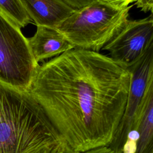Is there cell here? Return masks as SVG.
I'll return each instance as SVG.
<instances>
[{
  "instance_id": "obj_1",
  "label": "cell",
  "mask_w": 153,
  "mask_h": 153,
  "mask_svg": "<svg viewBox=\"0 0 153 153\" xmlns=\"http://www.w3.org/2000/svg\"><path fill=\"white\" fill-rule=\"evenodd\" d=\"M130 81L128 68L111 57L74 48L39 65L27 91L79 153L111 142Z\"/></svg>"
},
{
  "instance_id": "obj_2",
  "label": "cell",
  "mask_w": 153,
  "mask_h": 153,
  "mask_svg": "<svg viewBox=\"0 0 153 153\" xmlns=\"http://www.w3.org/2000/svg\"><path fill=\"white\" fill-rule=\"evenodd\" d=\"M0 153H77L28 91L0 82Z\"/></svg>"
},
{
  "instance_id": "obj_3",
  "label": "cell",
  "mask_w": 153,
  "mask_h": 153,
  "mask_svg": "<svg viewBox=\"0 0 153 153\" xmlns=\"http://www.w3.org/2000/svg\"><path fill=\"white\" fill-rule=\"evenodd\" d=\"M131 7L100 0L76 10L56 29L75 48L99 52L123 28Z\"/></svg>"
},
{
  "instance_id": "obj_4",
  "label": "cell",
  "mask_w": 153,
  "mask_h": 153,
  "mask_svg": "<svg viewBox=\"0 0 153 153\" xmlns=\"http://www.w3.org/2000/svg\"><path fill=\"white\" fill-rule=\"evenodd\" d=\"M38 66L21 28L0 11V82L27 91Z\"/></svg>"
},
{
  "instance_id": "obj_5",
  "label": "cell",
  "mask_w": 153,
  "mask_h": 153,
  "mask_svg": "<svg viewBox=\"0 0 153 153\" xmlns=\"http://www.w3.org/2000/svg\"><path fill=\"white\" fill-rule=\"evenodd\" d=\"M153 45L152 13L144 19L127 20L121 31L103 49L127 68L136 63Z\"/></svg>"
},
{
  "instance_id": "obj_6",
  "label": "cell",
  "mask_w": 153,
  "mask_h": 153,
  "mask_svg": "<svg viewBox=\"0 0 153 153\" xmlns=\"http://www.w3.org/2000/svg\"><path fill=\"white\" fill-rule=\"evenodd\" d=\"M27 38L33 57L38 63L74 48L65 36L56 28L37 26L33 36Z\"/></svg>"
},
{
  "instance_id": "obj_7",
  "label": "cell",
  "mask_w": 153,
  "mask_h": 153,
  "mask_svg": "<svg viewBox=\"0 0 153 153\" xmlns=\"http://www.w3.org/2000/svg\"><path fill=\"white\" fill-rule=\"evenodd\" d=\"M36 26L57 28L76 10L62 0H20Z\"/></svg>"
},
{
  "instance_id": "obj_8",
  "label": "cell",
  "mask_w": 153,
  "mask_h": 153,
  "mask_svg": "<svg viewBox=\"0 0 153 153\" xmlns=\"http://www.w3.org/2000/svg\"><path fill=\"white\" fill-rule=\"evenodd\" d=\"M133 130L138 135L134 153H153V82L145 92Z\"/></svg>"
},
{
  "instance_id": "obj_9",
  "label": "cell",
  "mask_w": 153,
  "mask_h": 153,
  "mask_svg": "<svg viewBox=\"0 0 153 153\" xmlns=\"http://www.w3.org/2000/svg\"><path fill=\"white\" fill-rule=\"evenodd\" d=\"M0 11L20 28L32 22L20 0H0Z\"/></svg>"
},
{
  "instance_id": "obj_10",
  "label": "cell",
  "mask_w": 153,
  "mask_h": 153,
  "mask_svg": "<svg viewBox=\"0 0 153 153\" xmlns=\"http://www.w3.org/2000/svg\"><path fill=\"white\" fill-rule=\"evenodd\" d=\"M69 7L75 10L81 9L100 0H62Z\"/></svg>"
},
{
  "instance_id": "obj_11",
  "label": "cell",
  "mask_w": 153,
  "mask_h": 153,
  "mask_svg": "<svg viewBox=\"0 0 153 153\" xmlns=\"http://www.w3.org/2000/svg\"><path fill=\"white\" fill-rule=\"evenodd\" d=\"M135 5L145 13L151 11L152 13L153 0H136Z\"/></svg>"
},
{
  "instance_id": "obj_12",
  "label": "cell",
  "mask_w": 153,
  "mask_h": 153,
  "mask_svg": "<svg viewBox=\"0 0 153 153\" xmlns=\"http://www.w3.org/2000/svg\"><path fill=\"white\" fill-rule=\"evenodd\" d=\"M107 3L119 6V7H127L132 2H136V0H102Z\"/></svg>"
},
{
  "instance_id": "obj_13",
  "label": "cell",
  "mask_w": 153,
  "mask_h": 153,
  "mask_svg": "<svg viewBox=\"0 0 153 153\" xmlns=\"http://www.w3.org/2000/svg\"><path fill=\"white\" fill-rule=\"evenodd\" d=\"M79 153H114L110 148L108 146H102L97 148L90 149L82 152Z\"/></svg>"
}]
</instances>
